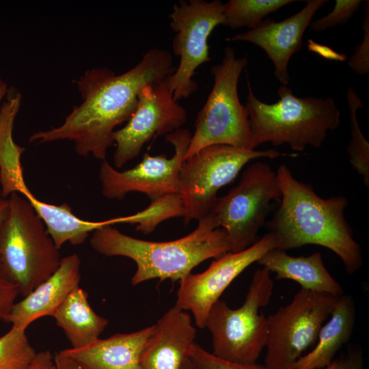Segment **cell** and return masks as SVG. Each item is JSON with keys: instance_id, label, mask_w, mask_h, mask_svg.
Segmentation results:
<instances>
[{"instance_id": "obj_20", "label": "cell", "mask_w": 369, "mask_h": 369, "mask_svg": "<svg viewBox=\"0 0 369 369\" xmlns=\"http://www.w3.org/2000/svg\"><path fill=\"white\" fill-rule=\"evenodd\" d=\"M356 319L355 305L349 295L338 297L328 320L320 327L314 348L301 356L294 369H322L351 338Z\"/></svg>"}, {"instance_id": "obj_22", "label": "cell", "mask_w": 369, "mask_h": 369, "mask_svg": "<svg viewBox=\"0 0 369 369\" xmlns=\"http://www.w3.org/2000/svg\"><path fill=\"white\" fill-rule=\"evenodd\" d=\"M52 317L74 348L87 346L100 338L109 323L94 312L87 292L80 286L68 295Z\"/></svg>"}, {"instance_id": "obj_32", "label": "cell", "mask_w": 369, "mask_h": 369, "mask_svg": "<svg viewBox=\"0 0 369 369\" xmlns=\"http://www.w3.org/2000/svg\"><path fill=\"white\" fill-rule=\"evenodd\" d=\"M322 369H364L361 351L356 348L348 350Z\"/></svg>"}, {"instance_id": "obj_24", "label": "cell", "mask_w": 369, "mask_h": 369, "mask_svg": "<svg viewBox=\"0 0 369 369\" xmlns=\"http://www.w3.org/2000/svg\"><path fill=\"white\" fill-rule=\"evenodd\" d=\"M294 0H230L223 3L226 26L232 29L257 26L269 14Z\"/></svg>"}, {"instance_id": "obj_17", "label": "cell", "mask_w": 369, "mask_h": 369, "mask_svg": "<svg viewBox=\"0 0 369 369\" xmlns=\"http://www.w3.org/2000/svg\"><path fill=\"white\" fill-rule=\"evenodd\" d=\"M81 259L77 254L61 259L57 269L24 298L16 302L4 322L26 330L34 320L53 316L68 295L79 287Z\"/></svg>"}, {"instance_id": "obj_21", "label": "cell", "mask_w": 369, "mask_h": 369, "mask_svg": "<svg viewBox=\"0 0 369 369\" xmlns=\"http://www.w3.org/2000/svg\"><path fill=\"white\" fill-rule=\"evenodd\" d=\"M18 193L27 199L44 222L49 234L59 249L67 242L72 245H81L96 230L119 223L118 217L102 221L83 220L72 213L69 204L55 205L42 202L36 197L26 185Z\"/></svg>"}, {"instance_id": "obj_2", "label": "cell", "mask_w": 369, "mask_h": 369, "mask_svg": "<svg viewBox=\"0 0 369 369\" xmlns=\"http://www.w3.org/2000/svg\"><path fill=\"white\" fill-rule=\"evenodd\" d=\"M275 172L281 199L265 226L275 234L277 248L286 251L307 245H320L341 259L348 274L360 269L361 248L344 215L347 199L343 195L320 197L311 184L297 180L284 164Z\"/></svg>"}, {"instance_id": "obj_31", "label": "cell", "mask_w": 369, "mask_h": 369, "mask_svg": "<svg viewBox=\"0 0 369 369\" xmlns=\"http://www.w3.org/2000/svg\"><path fill=\"white\" fill-rule=\"evenodd\" d=\"M18 295L17 286L6 278L0 267V323L4 322Z\"/></svg>"}, {"instance_id": "obj_4", "label": "cell", "mask_w": 369, "mask_h": 369, "mask_svg": "<svg viewBox=\"0 0 369 369\" xmlns=\"http://www.w3.org/2000/svg\"><path fill=\"white\" fill-rule=\"evenodd\" d=\"M245 107L255 147L269 142L288 145L302 152L308 146L321 147L327 132L340 124V111L331 97L300 98L287 85L277 90L279 99L268 104L259 100L247 81Z\"/></svg>"}, {"instance_id": "obj_15", "label": "cell", "mask_w": 369, "mask_h": 369, "mask_svg": "<svg viewBox=\"0 0 369 369\" xmlns=\"http://www.w3.org/2000/svg\"><path fill=\"white\" fill-rule=\"evenodd\" d=\"M327 2V0H308L300 11L287 18L279 22L265 18L255 27L226 40L250 42L259 46L272 62L277 80L287 85L290 81L289 61L293 54L301 49L305 31Z\"/></svg>"}, {"instance_id": "obj_33", "label": "cell", "mask_w": 369, "mask_h": 369, "mask_svg": "<svg viewBox=\"0 0 369 369\" xmlns=\"http://www.w3.org/2000/svg\"><path fill=\"white\" fill-rule=\"evenodd\" d=\"M307 46L310 51L318 54L324 59L338 62H344L347 59L346 54L338 53L328 46L316 42L312 39H308Z\"/></svg>"}, {"instance_id": "obj_13", "label": "cell", "mask_w": 369, "mask_h": 369, "mask_svg": "<svg viewBox=\"0 0 369 369\" xmlns=\"http://www.w3.org/2000/svg\"><path fill=\"white\" fill-rule=\"evenodd\" d=\"M186 121V109L174 99L165 81L145 86L129 120L113 133L115 167H123L139 155L145 144L181 128Z\"/></svg>"}, {"instance_id": "obj_37", "label": "cell", "mask_w": 369, "mask_h": 369, "mask_svg": "<svg viewBox=\"0 0 369 369\" xmlns=\"http://www.w3.org/2000/svg\"><path fill=\"white\" fill-rule=\"evenodd\" d=\"M9 87L7 83L0 77V102L7 94Z\"/></svg>"}, {"instance_id": "obj_28", "label": "cell", "mask_w": 369, "mask_h": 369, "mask_svg": "<svg viewBox=\"0 0 369 369\" xmlns=\"http://www.w3.org/2000/svg\"><path fill=\"white\" fill-rule=\"evenodd\" d=\"M188 358L195 369H269L256 363L241 364L221 359L195 342L189 349Z\"/></svg>"}, {"instance_id": "obj_6", "label": "cell", "mask_w": 369, "mask_h": 369, "mask_svg": "<svg viewBox=\"0 0 369 369\" xmlns=\"http://www.w3.org/2000/svg\"><path fill=\"white\" fill-rule=\"evenodd\" d=\"M247 65V57H237L227 46L221 62L210 68L213 86L197 115L184 159L215 144L255 150L248 112L238 94L239 77Z\"/></svg>"}, {"instance_id": "obj_3", "label": "cell", "mask_w": 369, "mask_h": 369, "mask_svg": "<svg viewBox=\"0 0 369 369\" xmlns=\"http://www.w3.org/2000/svg\"><path fill=\"white\" fill-rule=\"evenodd\" d=\"M197 228L182 238L165 242L149 241L126 235L112 226L93 232L91 247L105 256H123L133 260L136 271L131 284L159 279L180 281L200 263L230 251L226 231L210 214L198 219Z\"/></svg>"}, {"instance_id": "obj_12", "label": "cell", "mask_w": 369, "mask_h": 369, "mask_svg": "<svg viewBox=\"0 0 369 369\" xmlns=\"http://www.w3.org/2000/svg\"><path fill=\"white\" fill-rule=\"evenodd\" d=\"M191 135L188 129L180 128L165 135L174 150L171 158L164 154L151 156L146 152L137 165L122 172L106 160L102 161L98 176L103 196L120 200L128 193L140 192L151 202L179 193L178 174Z\"/></svg>"}, {"instance_id": "obj_35", "label": "cell", "mask_w": 369, "mask_h": 369, "mask_svg": "<svg viewBox=\"0 0 369 369\" xmlns=\"http://www.w3.org/2000/svg\"><path fill=\"white\" fill-rule=\"evenodd\" d=\"M56 369H83L74 360L62 355L59 352L54 355Z\"/></svg>"}, {"instance_id": "obj_7", "label": "cell", "mask_w": 369, "mask_h": 369, "mask_svg": "<svg viewBox=\"0 0 369 369\" xmlns=\"http://www.w3.org/2000/svg\"><path fill=\"white\" fill-rule=\"evenodd\" d=\"M273 287L271 273L259 268L241 307L232 309L220 299L213 304L205 324L211 334L213 354L233 362H256L268 337L267 317L260 310L269 303Z\"/></svg>"}, {"instance_id": "obj_19", "label": "cell", "mask_w": 369, "mask_h": 369, "mask_svg": "<svg viewBox=\"0 0 369 369\" xmlns=\"http://www.w3.org/2000/svg\"><path fill=\"white\" fill-rule=\"evenodd\" d=\"M277 279H290L301 289L333 295H341V285L326 269L322 255L315 252L308 256H292L275 248L266 252L257 262Z\"/></svg>"}, {"instance_id": "obj_14", "label": "cell", "mask_w": 369, "mask_h": 369, "mask_svg": "<svg viewBox=\"0 0 369 369\" xmlns=\"http://www.w3.org/2000/svg\"><path fill=\"white\" fill-rule=\"evenodd\" d=\"M277 247L276 236L269 232L245 250L230 251L215 258L204 271L191 273L179 281L176 305L192 314L198 328H204L210 308L230 284L266 252Z\"/></svg>"}, {"instance_id": "obj_9", "label": "cell", "mask_w": 369, "mask_h": 369, "mask_svg": "<svg viewBox=\"0 0 369 369\" xmlns=\"http://www.w3.org/2000/svg\"><path fill=\"white\" fill-rule=\"evenodd\" d=\"M280 199L276 172L269 164L256 162L243 172L234 187L217 198L208 214L226 231L230 251L238 252L258 240L272 202L279 203Z\"/></svg>"}, {"instance_id": "obj_30", "label": "cell", "mask_w": 369, "mask_h": 369, "mask_svg": "<svg viewBox=\"0 0 369 369\" xmlns=\"http://www.w3.org/2000/svg\"><path fill=\"white\" fill-rule=\"evenodd\" d=\"M361 29L364 31L362 41L355 46L353 54L349 57L347 65L357 75L369 73V1L364 3V18Z\"/></svg>"}, {"instance_id": "obj_8", "label": "cell", "mask_w": 369, "mask_h": 369, "mask_svg": "<svg viewBox=\"0 0 369 369\" xmlns=\"http://www.w3.org/2000/svg\"><path fill=\"white\" fill-rule=\"evenodd\" d=\"M282 155L284 154L273 148L245 150L215 144L184 159L178 174L184 224L207 215L219 197L218 191L232 182L248 162Z\"/></svg>"}, {"instance_id": "obj_1", "label": "cell", "mask_w": 369, "mask_h": 369, "mask_svg": "<svg viewBox=\"0 0 369 369\" xmlns=\"http://www.w3.org/2000/svg\"><path fill=\"white\" fill-rule=\"evenodd\" d=\"M172 54L152 48L131 69L115 74L107 68L87 70L75 82L82 102L74 106L64 123L32 134L29 142L48 143L69 140L83 156L92 154L105 161L113 144L115 128L133 114L141 90L166 80L175 70Z\"/></svg>"}, {"instance_id": "obj_29", "label": "cell", "mask_w": 369, "mask_h": 369, "mask_svg": "<svg viewBox=\"0 0 369 369\" xmlns=\"http://www.w3.org/2000/svg\"><path fill=\"white\" fill-rule=\"evenodd\" d=\"M361 2L360 0H336L331 12L312 21L309 27L318 33L338 25H344L357 12Z\"/></svg>"}, {"instance_id": "obj_36", "label": "cell", "mask_w": 369, "mask_h": 369, "mask_svg": "<svg viewBox=\"0 0 369 369\" xmlns=\"http://www.w3.org/2000/svg\"><path fill=\"white\" fill-rule=\"evenodd\" d=\"M9 208L8 197H4L0 188V221L5 217Z\"/></svg>"}, {"instance_id": "obj_18", "label": "cell", "mask_w": 369, "mask_h": 369, "mask_svg": "<svg viewBox=\"0 0 369 369\" xmlns=\"http://www.w3.org/2000/svg\"><path fill=\"white\" fill-rule=\"evenodd\" d=\"M152 330L153 325L132 333L98 338L87 346L71 347L59 353L83 369H142L141 354Z\"/></svg>"}, {"instance_id": "obj_26", "label": "cell", "mask_w": 369, "mask_h": 369, "mask_svg": "<svg viewBox=\"0 0 369 369\" xmlns=\"http://www.w3.org/2000/svg\"><path fill=\"white\" fill-rule=\"evenodd\" d=\"M182 216L181 199L179 193H175L151 201L147 208L137 213L120 217V223L136 224L137 231L148 234L165 220Z\"/></svg>"}, {"instance_id": "obj_5", "label": "cell", "mask_w": 369, "mask_h": 369, "mask_svg": "<svg viewBox=\"0 0 369 369\" xmlns=\"http://www.w3.org/2000/svg\"><path fill=\"white\" fill-rule=\"evenodd\" d=\"M8 200V211L0 221V267L25 297L57 269L62 258L27 199L13 192Z\"/></svg>"}, {"instance_id": "obj_16", "label": "cell", "mask_w": 369, "mask_h": 369, "mask_svg": "<svg viewBox=\"0 0 369 369\" xmlns=\"http://www.w3.org/2000/svg\"><path fill=\"white\" fill-rule=\"evenodd\" d=\"M196 334L189 312L175 304L153 325L141 354L142 369H181Z\"/></svg>"}, {"instance_id": "obj_34", "label": "cell", "mask_w": 369, "mask_h": 369, "mask_svg": "<svg viewBox=\"0 0 369 369\" xmlns=\"http://www.w3.org/2000/svg\"><path fill=\"white\" fill-rule=\"evenodd\" d=\"M27 369H56L54 355L49 351L38 352Z\"/></svg>"}, {"instance_id": "obj_10", "label": "cell", "mask_w": 369, "mask_h": 369, "mask_svg": "<svg viewBox=\"0 0 369 369\" xmlns=\"http://www.w3.org/2000/svg\"><path fill=\"white\" fill-rule=\"evenodd\" d=\"M339 296L301 288L290 303L269 315L265 366L294 369L303 353L316 342Z\"/></svg>"}, {"instance_id": "obj_23", "label": "cell", "mask_w": 369, "mask_h": 369, "mask_svg": "<svg viewBox=\"0 0 369 369\" xmlns=\"http://www.w3.org/2000/svg\"><path fill=\"white\" fill-rule=\"evenodd\" d=\"M5 100L0 108V182L4 197L25 184L21 169L20 158L24 148L14 143L12 129L15 118L19 111L22 96L20 92L10 87Z\"/></svg>"}, {"instance_id": "obj_38", "label": "cell", "mask_w": 369, "mask_h": 369, "mask_svg": "<svg viewBox=\"0 0 369 369\" xmlns=\"http://www.w3.org/2000/svg\"><path fill=\"white\" fill-rule=\"evenodd\" d=\"M181 369H195L191 363L189 358H187L182 364Z\"/></svg>"}, {"instance_id": "obj_25", "label": "cell", "mask_w": 369, "mask_h": 369, "mask_svg": "<svg viewBox=\"0 0 369 369\" xmlns=\"http://www.w3.org/2000/svg\"><path fill=\"white\" fill-rule=\"evenodd\" d=\"M351 139L346 147L349 161L353 168L362 176L366 187H369V144L359 126L357 111L364 107L357 92L352 87L346 91Z\"/></svg>"}, {"instance_id": "obj_27", "label": "cell", "mask_w": 369, "mask_h": 369, "mask_svg": "<svg viewBox=\"0 0 369 369\" xmlns=\"http://www.w3.org/2000/svg\"><path fill=\"white\" fill-rule=\"evenodd\" d=\"M36 354L26 330L12 327L0 336V369H27Z\"/></svg>"}, {"instance_id": "obj_11", "label": "cell", "mask_w": 369, "mask_h": 369, "mask_svg": "<svg viewBox=\"0 0 369 369\" xmlns=\"http://www.w3.org/2000/svg\"><path fill=\"white\" fill-rule=\"evenodd\" d=\"M169 17L176 33L172 50L180 62L165 82L178 101L197 91V83L193 79L195 70L211 60L208 38L218 25L226 26V21L223 3L219 0H180L174 5Z\"/></svg>"}]
</instances>
